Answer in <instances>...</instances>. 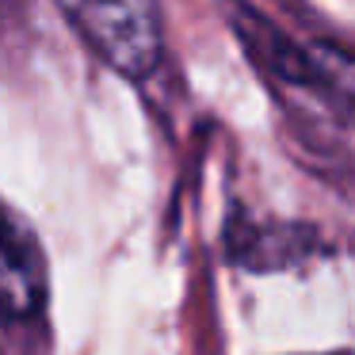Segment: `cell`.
I'll return each instance as SVG.
<instances>
[{
	"instance_id": "6da1fadb",
	"label": "cell",
	"mask_w": 355,
	"mask_h": 355,
	"mask_svg": "<svg viewBox=\"0 0 355 355\" xmlns=\"http://www.w3.org/2000/svg\"><path fill=\"white\" fill-rule=\"evenodd\" d=\"M69 19L123 77L146 80L161 65L164 27L157 0H69Z\"/></svg>"
},
{
	"instance_id": "7a4b0ae2",
	"label": "cell",
	"mask_w": 355,
	"mask_h": 355,
	"mask_svg": "<svg viewBox=\"0 0 355 355\" xmlns=\"http://www.w3.org/2000/svg\"><path fill=\"white\" fill-rule=\"evenodd\" d=\"M46 309V260L42 248L0 202V329L35 324Z\"/></svg>"
}]
</instances>
